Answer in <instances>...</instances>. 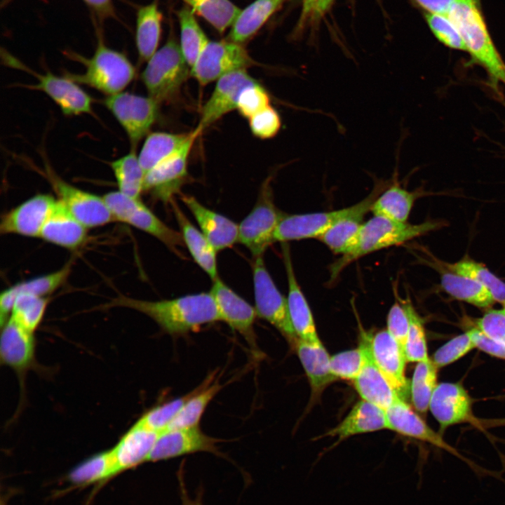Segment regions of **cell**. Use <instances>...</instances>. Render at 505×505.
I'll use <instances>...</instances> for the list:
<instances>
[{
  "label": "cell",
  "mask_w": 505,
  "mask_h": 505,
  "mask_svg": "<svg viewBox=\"0 0 505 505\" xmlns=\"http://www.w3.org/2000/svg\"><path fill=\"white\" fill-rule=\"evenodd\" d=\"M109 304L138 311L154 320L164 332L173 336L184 335L204 324L222 321L210 292L159 301L122 296L115 298Z\"/></svg>",
  "instance_id": "obj_1"
},
{
  "label": "cell",
  "mask_w": 505,
  "mask_h": 505,
  "mask_svg": "<svg viewBox=\"0 0 505 505\" xmlns=\"http://www.w3.org/2000/svg\"><path fill=\"white\" fill-rule=\"evenodd\" d=\"M447 17L459 30L471 61L486 72L490 86L500 98L505 85V62L489 33L480 6L474 0H454Z\"/></svg>",
  "instance_id": "obj_2"
},
{
  "label": "cell",
  "mask_w": 505,
  "mask_h": 505,
  "mask_svg": "<svg viewBox=\"0 0 505 505\" xmlns=\"http://www.w3.org/2000/svg\"><path fill=\"white\" fill-rule=\"evenodd\" d=\"M443 225V222L438 220H427L420 224H409L374 215L371 219L363 222L353 249L342 255L330 265V281H334L348 265L363 256L386 248L403 244L436 230Z\"/></svg>",
  "instance_id": "obj_3"
},
{
  "label": "cell",
  "mask_w": 505,
  "mask_h": 505,
  "mask_svg": "<svg viewBox=\"0 0 505 505\" xmlns=\"http://www.w3.org/2000/svg\"><path fill=\"white\" fill-rule=\"evenodd\" d=\"M69 56L83 64L85 71L81 74L66 72L64 76L107 96L123 92L135 76V68L126 55L107 46L101 36L90 58L74 53Z\"/></svg>",
  "instance_id": "obj_4"
},
{
  "label": "cell",
  "mask_w": 505,
  "mask_h": 505,
  "mask_svg": "<svg viewBox=\"0 0 505 505\" xmlns=\"http://www.w3.org/2000/svg\"><path fill=\"white\" fill-rule=\"evenodd\" d=\"M389 180H377L370 194L360 202L329 212L306 214H285L274 234V242L286 243L306 238H318L332 226L344 218L358 213H368L379 194L387 187Z\"/></svg>",
  "instance_id": "obj_5"
},
{
  "label": "cell",
  "mask_w": 505,
  "mask_h": 505,
  "mask_svg": "<svg viewBox=\"0 0 505 505\" xmlns=\"http://www.w3.org/2000/svg\"><path fill=\"white\" fill-rule=\"evenodd\" d=\"M189 67L180 45L169 39L147 61L141 74L149 96L159 104L173 99L190 76Z\"/></svg>",
  "instance_id": "obj_6"
},
{
  "label": "cell",
  "mask_w": 505,
  "mask_h": 505,
  "mask_svg": "<svg viewBox=\"0 0 505 505\" xmlns=\"http://www.w3.org/2000/svg\"><path fill=\"white\" fill-rule=\"evenodd\" d=\"M103 198L108 206L114 220L132 226L144 231L162 242L166 247L181 256L179 248L184 243L178 232L161 221L140 198H133L119 191L105 194Z\"/></svg>",
  "instance_id": "obj_7"
},
{
  "label": "cell",
  "mask_w": 505,
  "mask_h": 505,
  "mask_svg": "<svg viewBox=\"0 0 505 505\" xmlns=\"http://www.w3.org/2000/svg\"><path fill=\"white\" fill-rule=\"evenodd\" d=\"M271 177L263 182L257 202L238 225V241L245 245L253 257L263 256L274 243L276 229L284 216L275 206Z\"/></svg>",
  "instance_id": "obj_8"
},
{
  "label": "cell",
  "mask_w": 505,
  "mask_h": 505,
  "mask_svg": "<svg viewBox=\"0 0 505 505\" xmlns=\"http://www.w3.org/2000/svg\"><path fill=\"white\" fill-rule=\"evenodd\" d=\"M252 272L257 316L276 328L294 348L298 337L290 321L287 297L275 285L266 268L263 256L254 257Z\"/></svg>",
  "instance_id": "obj_9"
},
{
  "label": "cell",
  "mask_w": 505,
  "mask_h": 505,
  "mask_svg": "<svg viewBox=\"0 0 505 505\" xmlns=\"http://www.w3.org/2000/svg\"><path fill=\"white\" fill-rule=\"evenodd\" d=\"M103 103L124 130L134 149L150 133L159 112L160 104L154 99L129 92L107 96Z\"/></svg>",
  "instance_id": "obj_10"
},
{
  "label": "cell",
  "mask_w": 505,
  "mask_h": 505,
  "mask_svg": "<svg viewBox=\"0 0 505 505\" xmlns=\"http://www.w3.org/2000/svg\"><path fill=\"white\" fill-rule=\"evenodd\" d=\"M41 173L50 183L57 198L86 228L101 227L114 221L103 196L69 184L46 163Z\"/></svg>",
  "instance_id": "obj_11"
},
{
  "label": "cell",
  "mask_w": 505,
  "mask_h": 505,
  "mask_svg": "<svg viewBox=\"0 0 505 505\" xmlns=\"http://www.w3.org/2000/svg\"><path fill=\"white\" fill-rule=\"evenodd\" d=\"M254 65L240 43L229 40L210 41L190 69V76L205 86L237 70Z\"/></svg>",
  "instance_id": "obj_12"
},
{
  "label": "cell",
  "mask_w": 505,
  "mask_h": 505,
  "mask_svg": "<svg viewBox=\"0 0 505 505\" xmlns=\"http://www.w3.org/2000/svg\"><path fill=\"white\" fill-rule=\"evenodd\" d=\"M10 65L32 74L36 78L34 84H23L22 86L34 90H40L48 95L60 109L65 116H76L93 114V99L79 84L67 76H59L51 72L39 74L15 60H9Z\"/></svg>",
  "instance_id": "obj_13"
},
{
  "label": "cell",
  "mask_w": 505,
  "mask_h": 505,
  "mask_svg": "<svg viewBox=\"0 0 505 505\" xmlns=\"http://www.w3.org/2000/svg\"><path fill=\"white\" fill-rule=\"evenodd\" d=\"M203 131L197 126L187 143L175 154L145 173L144 191L164 203H170L188 178V159L196 139Z\"/></svg>",
  "instance_id": "obj_14"
},
{
  "label": "cell",
  "mask_w": 505,
  "mask_h": 505,
  "mask_svg": "<svg viewBox=\"0 0 505 505\" xmlns=\"http://www.w3.org/2000/svg\"><path fill=\"white\" fill-rule=\"evenodd\" d=\"M222 321L238 332L247 342L255 355L260 356L254 331L257 316L255 308L228 287L220 278L213 281L210 290Z\"/></svg>",
  "instance_id": "obj_15"
},
{
  "label": "cell",
  "mask_w": 505,
  "mask_h": 505,
  "mask_svg": "<svg viewBox=\"0 0 505 505\" xmlns=\"http://www.w3.org/2000/svg\"><path fill=\"white\" fill-rule=\"evenodd\" d=\"M56 201L57 198L48 194L32 196L3 215L1 234L39 238Z\"/></svg>",
  "instance_id": "obj_16"
},
{
  "label": "cell",
  "mask_w": 505,
  "mask_h": 505,
  "mask_svg": "<svg viewBox=\"0 0 505 505\" xmlns=\"http://www.w3.org/2000/svg\"><path fill=\"white\" fill-rule=\"evenodd\" d=\"M1 364L10 367L24 388L25 377L35 362V339L32 332L11 317L1 327L0 341Z\"/></svg>",
  "instance_id": "obj_17"
},
{
  "label": "cell",
  "mask_w": 505,
  "mask_h": 505,
  "mask_svg": "<svg viewBox=\"0 0 505 505\" xmlns=\"http://www.w3.org/2000/svg\"><path fill=\"white\" fill-rule=\"evenodd\" d=\"M218 440L198 426L168 429L159 433L148 462H159L198 452L218 453Z\"/></svg>",
  "instance_id": "obj_18"
},
{
  "label": "cell",
  "mask_w": 505,
  "mask_h": 505,
  "mask_svg": "<svg viewBox=\"0 0 505 505\" xmlns=\"http://www.w3.org/2000/svg\"><path fill=\"white\" fill-rule=\"evenodd\" d=\"M257 82L246 69L237 70L221 77L202 108L197 126L203 131L224 114L237 109L243 90Z\"/></svg>",
  "instance_id": "obj_19"
},
{
  "label": "cell",
  "mask_w": 505,
  "mask_h": 505,
  "mask_svg": "<svg viewBox=\"0 0 505 505\" xmlns=\"http://www.w3.org/2000/svg\"><path fill=\"white\" fill-rule=\"evenodd\" d=\"M361 337L363 364L358 375L353 381L354 385L362 400L385 411L399 396L374 360L370 348L371 335L362 332Z\"/></svg>",
  "instance_id": "obj_20"
},
{
  "label": "cell",
  "mask_w": 505,
  "mask_h": 505,
  "mask_svg": "<svg viewBox=\"0 0 505 505\" xmlns=\"http://www.w3.org/2000/svg\"><path fill=\"white\" fill-rule=\"evenodd\" d=\"M374 360L397 394L403 399L410 391L405 377L406 357L387 330L377 332L370 337Z\"/></svg>",
  "instance_id": "obj_21"
},
{
  "label": "cell",
  "mask_w": 505,
  "mask_h": 505,
  "mask_svg": "<svg viewBox=\"0 0 505 505\" xmlns=\"http://www.w3.org/2000/svg\"><path fill=\"white\" fill-rule=\"evenodd\" d=\"M471 407V399L461 384L443 382L435 389L429 409L443 429L462 422H475Z\"/></svg>",
  "instance_id": "obj_22"
},
{
  "label": "cell",
  "mask_w": 505,
  "mask_h": 505,
  "mask_svg": "<svg viewBox=\"0 0 505 505\" xmlns=\"http://www.w3.org/2000/svg\"><path fill=\"white\" fill-rule=\"evenodd\" d=\"M281 246L288 284V311L293 329L299 339L318 344L321 341L309 305L297 281L289 245L287 243H281Z\"/></svg>",
  "instance_id": "obj_23"
},
{
  "label": "cell",
  "mask_w": 505,
  "mask_h": 505,
  "mask_svg": "<svg viewBox=\"0 0 505 505\" xmlns=\"http://www.w3.org/2000/svg\"><path fill=\"white\" fill-rule=\"evenodd\" d=\"M387 429L405 436L429 443L441 449L458 454L438 433L426 423L400 397L385 410Z\"/></svg>",
  "instance_id": "obj_24"
},
{
  "label": "cell",
  "mask_w": 505,
  "mask_h": 505,
  "mask_svg": "<svg viewBox=\"0 0 505 505\" xmlns=\"http://www.w3.org/2000/svg\"><path fill=\"white\" fill-rule=\"evenodd\" d=\"M181 200L217 251L229 248L238 241V225L234 221L206 208L194 196L182 194Z\"/></svg>",
  "instance_id": "obj_25"
},
{
  "label": "cell",
  "mask_w": 505,
  "mask_h": 505,
  "mask_svg": "<svg viewBox=\"0 0 505 505\" xmlns=\"http://www.w3.org/2000/svg\"><path fill=\"white\" fill-rule=\"evenodd\" d=\"M87 229L57 198L39 238L59 247L74 250L86 242Z\"/></svg>",
  "instance_id": "obj_26"
},
{
  "label": "cell",
  "mask_w": 505,
  "mask_h": 505,
  "mask_svg": "<svg viewBox=\"0 0 505 505\" xmlns=\"http://www.w3.org/2000/svg\"><path fill=\"white\" fill-rule=\"evenodd\" d=\"M159 433L137 422L112 448L119 472L148 462Z\"/></svg>",
  "instance_id": "obj_27"
},
{
  "label": "cell",
  "mask_w": 505,
  "mask_h": 505,
  "mask_svg": "<svg viewBox=\"0 0 505 505\" xmlns=\"http://www.w3.org/2000/svg\"><path fill=\"white\" fill-rule=\"evenodd\" d=\"M170 204L180 227L184 245L192 258L213 281L219 278L216 260L217 251L202 231L189 220L175 201H172Z\"/></svg>",
  "instance_id": "obj_28"
},
{
  "label": "cell",
  "mask_w": 505,
  "mask_h": 505,
  "mask_svg": "<svg viewBox=\"0 0 505 505\" xmlns=\"http://www.w3.org/2000/svg\"><path fill=\"white\" fill-rule=\"evenodd\" d=\"M387 429L385 411L377 405L361 400L347 416L323 436L337 437V443L352 436Z\"/></svg>",
  "instance_id": "obj_29"
},
{
  "label": "cell",
  "mask_w": 505,
  "mask_h": 505,
  "mask_svg": "<svg viewBox=\"0 0 505 505\" xmlns=\"http://www.w3.org/2000/svg\"><path fill=\"white\" fill-rule=\"evenodd\" d=\"M423 194L422 189L408 191L402 187L396 170L388 186L375 199L371 211L376 216L398 222H407L415 201Z\"/></svg>",
  "instance_id": "obj_30"
},
{
  "label": "cell",
  "mask_w": 505,
  "mask_h": 505,
  "mask_svg": "<svg viewBox=\"0 0 505 505\" xmlns=\"http://www.w3.org/2000/svg\"><path fill=\"white\" fill-rule=\"evenodd\" d=\"M294 349L308 378L312 395L319 396L330 384L337 379L330 370V356L321 342L310 344L297 340Z\"/></svg>",
  "instance_id": "obj_31"
},
{
  "label": "cell",
  "mask_w": 505,
  "mask_h": 505,
  "mask_svg": "<svg viewBox=\"0 0 505 505\" xmlns=\"http://www.w3.org/2000/svg\"><path fill=\"white\" fill-rule=\"evenodd\" d=\"M285 0H255L241 10L231 26L228 40L241 44L252 38Z\"/></svg>",
  "instance_id": "obj_32"
},
{
  "label": "cell",
  "mask_w": 505,
  "mask_h": 505,
  "mask_svg": "<svg viewBox=\"0 0 505 505\" xmlns=\"http://www.w3.org/2000/svg\"><path fill=\"white\" fill-rule=\"evenodd\" d=\"M194 130L187 133H150L138 155L144 174L177 152L191 137Z\"/></svg>",
  "instance_id": "obj_33"
},
{
  "label": "cell",
  "mask_w": 505,
  "mask_h": 505,
  "mask_svg": "<svg viewBox=\"0 0 505 505\" xmlns=\"http://www.w3.org/2000/svg\"><path fill=\"white\" fill-rule=\"evenodd\" d=\"M440 285L451 297L478 308H488L497 302L490 291L480 283L450 271L443 267Z\"/></svg>",
  "instance_id": "obj_34"
},
{
  "label": "cell",
  "mask_w": 505,
  "mask_h": 505,
  "mask_svg": "<svg viewBox=\"0 0 505 505\" xmlns=\"http://www.w3.org/2000/svg\"><path fill=\"white\" fill-rule=\"evenodd\" d=\"M162 14L156 2L139 8L136 15L135 45L139 58L147 62L157 50Z\"/></svg>",
  "instance_id": "obj_35"
},
{
  "label": "cell",
  "mask_w": 505,
  "mask_h": 505,
  "mask_svg": "<svg viewBox=\"0 0 505 505\" xmlns=\"http://www.w3.org/2000/svg\"><path fill=\"white\" fill-rule=\"evenodd\" d=\"M120 473L112 450L103 451L85 459L67 475L76 486H86L105 481Z\"/></svg>",
  "instance_id": "obj_36"
},
{
  "label": "cell",
  "mask_w": 505,
  "mask_h": 505,
  "mask_svg": "<svg viewBox=\"0 0 505 505\" xmlns=\"http://www.w3.org/2000/svg\"><path fill=\"white\" fill-rule=\"evenodd\" d=\"M119 191L133 198H140L144 192V172L135 149L109 163Z\"/></svg>",
  "instance_id": "obj_37"
},
{
  "label": "cell",
  "mask_w": 505,
  "mask_h": 505,
  "mask_svg": "<svg viewBox=\"0 0 505 505\" xmlns=\"http://www.w3.org/2000/svg\"><path fill=\"white\" fill-rule=\"evenodd\" d=\"M367 213H358L339 221L318 239L332 252L344 255L355 246Z\"/></svg>",
  "instance_id": "obj_38"
},
{
  "label": "cell",
  "mask_w": 505,
  "mask_h": 505,
  "mask_svg": "<svg viewBox=\"0 0 505 505\" xmlns=\"http://www.w3.org/2000/svg\"><path fill=\"white\" fill-rule=\"evenodd\" d=\"M180 27V48L182 55L191 68L209 42L199 26L194 11L184 7L177 13Z\"/></svg>",
  "instance_id": "obj_39"
},
{
  "label": "cell",
  "mask_w": 505,
  "mask_h": 505,
  "mask_svg": "<svg viewBox=\"0 0 505 505\" xmlns=\"http://www.w3.org/2000/svg\"><path fill=\"white\" fill-rule=\"evenodd\" d=\"M221 388L218 382L211 385L203 383L197 387L166 430L198 426L204 411Z\"/></svg>",
  "instance_id": "obj_40"
},
{
  "label": "cell",
  "mask_w": 505,
  "mask_h": 505,
  "mask_svg": "<svg viewBox=\"0 0 505 505\" xmlns=\"http://www.w3.org/2000/svg\"><path fill=\"white\" fill-rule=\"evenodd\" d=\"M438 368L430 358L417 362L410 385L411 400L419 412H426L437 385Z\"/></svg>",
  "instance_id": "obj_41"
},
{
  "label": "cell",
  "mask_w": 505,
  "mask_h": 505,
  "mask_svg": "<svg viewBox=\"0 0 505 505\" xmlns=\"http://www.w3.org/2000/svg\"><path fill=\"white\" fill-rule=\"evenodd\" d=\"M440 264L446 269L459 275L470 278L486 287L493 295L496 302H505V283L492 273L483 264L465 257L454 263Z\"/></svg>",
  "instance_id": "obj_42"
},
{
  "label": "cell",
  "mask_w": 505,
  "mask_h": 505,
  "mask_svg": "<svg viewBox=\"0 0 505 505\" xmlns=\"http://www.w3.org/2000/svg\"><path fill=\"white\" fill-rule=\"evenodd\" d=\"M72 266V263L68 262L57 271L18 283L4 290V292L15 302L18 295L22 292L46 297L66 283L71 274Z\"/></svg>",
  "instance_id": "obj_43"
},
{
  "label": "cell",
  "mask_w": 505,
  "mask_h": 505,
  "mask_svg": "<svg viewBox=\"0 0 505 505\" xmlns=\"http://www.w3.org/2000/svg\"><path fill=\"white\" fill-rule=\"evenodd\" d=\"M217 31L232 26L241 10L229 0H183Z\"/></svg>",
  "instance_id": "obj_44"
},
{
  "label": "cell",
  "mask_w": 505,
  "mask_h": 505,
  "mask_svg": "<svg viewBox=\"0 0 505 505\" xmlns=\"http://www.w3.org/2000/svg\"><path fill=\"white\" fill-rule=\"evenodd\" d=\"M48 302L47 297L20 293L15 299L11 317L26 330L34 332L43 318Z\"/></svg>",
  "instance_id": "obj_45"
},
{
  "label": "cell",
  "mask_w": 505,
  "mask_h": 505,
  "mask_svg": "<svg viewBox=\"0 0 505 505\" xmlns=\"http://www.w3.org/2000/svg\"><path fill=\"white\" fill-rule=\"evenodd\" d=\"M402 304L409 319V330L405 346L406 360L417 363L424 361L429 357L423 321L410 300H403Z\"/></svg>",
  "instance_id": "obj_46"
},
{
  "label": "cell",
  "mask_w": 505,
  "mask_h": 505,
  "mask_svg": "<svg viewBox=\"0 0 505 505\" xmlns=\"http://www.w3.org/2000/svg\"><path fill=\"white\" fill-rule=\"evenodd\" d=\"M194 391L152 408L137 422L159 433L166 431Z\"/></svg>",
  "instance_id": "obj_47"
},
{
  "label": "cell",
  "mask_w": 505,
  "mask_h": 505,
  "mask_svg": "<svg viewBox=\"0 0 505 505\" xmlns=\"http://www.w3.org/2000/svg\"><path fill=\"white\" fill-rule=\"evenodd\" d=\"M424 17L429 29L440 42L452 49L466 51L459 30L447 15L426 13Z\"/></svg>",
  "instance_id": "obj_48"
},
{
  "label": "cell",
  "mask_w": 505,
  "mask_h": 505,
  "mask_svg": "<svg viewBox=\"0 0 505 505\" xmlns=\"http://www.w3.org/2000/svg\"><path fill=\"white\" fill-rule=\"evenodd\" d=\"M363 364L361 346L344 351L330 356V365L332 375L338 379L354 381L358 375Z\"/></svg>",
  "instance_id": "obj_49"
},
{
  "label": "cell",
  "mask_w": 505,
  "mask_h": 505,
  "mask_svg": "<svg viewBox=\"0 0 505 505\" xmlns=\"http://www.w3.org/2000/svg\"><path fill=\"white\" fill-rule=\"evenodd\" d=\"M476 348L469 331L461 334L440 346L434 353L432 361L438 368L459 359Z\"/></svg>",
  "instance_id": "obj_50"
},
{
  "label": "cell",
  "mask_w": 505,
  "mask_h": 505,
  "mask_svg": "<svg viewBox=\"0 0 505 505\" xmlns=\"http://www.w3.org/2000/svg\"><path fill=\"white\" fill-rule=\"evenodd\" d=\"M270 96L265 88L257 82L245 88L239 97L237 110L248 119L269 107Z\"/></svg>",
  "instance_id": "obj_51"
},
{
  "label": "cell",
  "mask_w": 505,
  "mask_h": 505,
  "mask_svg": "<svg viewBox=\"0 0 505 505\" xmlns=\"http://www.w3.org/2000/svg\"><path fill=\"white\" fill-rule=\"evenodd\" d=\"M248 120L252 133L260 139H269L274 137L279 132L281 126L280 115L271 106Z\"/></svg>",
  "instance_id": "obj_52"
},
{
  "label": "cell",
  "mask_w": 505,
  "mask_h": 505,
  "mask_svg": "<svg viewBox=\"0 0 505 505\" xmlns=\"http://www.w3.org/2000/svg\"><path fill=\"white\" fill-rule=\"evenodd\" d=\"M386 330L405 353V346L409 330L407 312L400 302H396L387 315Z\"/></svg>",
  "instance_id": "obj_53"
},
{
  "label": "cell",
  "mask_w": 505,
  "mask_h": 505,
  "mask_svg": "<svg viewBox=\"0 0 505 505\" xmlns=\"http://www.w3.org/2000/svg\"><path fill=\"white\" fill-rule=\"evenodd\" d=\"M476 325L488 336L505 345V309H490L478 319Z\"/></svg>",
  "instance_id": "obj_54"
},
{
  "label": "cell",
  "mask_w": 505,
  "mask_h": 505,
  "mask_svg": "<svg viewBox=\"0 0 505 505\" xmlns=\"http://www.w3.org/2000/svg\"><path fill=\"white\" fill-rule=\"evenodd\" d=\"M335 0H302V9L297 30L318 23L330 10Z\"/></svg>",
  "instance_id": "obj_55"
},
{
  "label": "cell",
  "mask_w": 505,
  "mask_h": 505,
  "mask_svg": "<svg viewBox=\"0 0 505 505\" xmlns=\"http://www.w3.org/2000/svg\"><path fill=\"white\" fill-rule=\"evenodd\" d=\"M475 347L497 358L505 359V345L477 327L469 330Z\"/></svg>",
  "instance_id": "obj_56"
},
{
  "label": "cell",
  "mask_w": 505,
  "mask_h": 505,
  "mask_svg": "<svg viewBox=\"0 0 505 505\" xmlns=\"http://www.w3.org/2000/svg\"><path fill=\"white\" fill-rule=\"evenodd\" d=\"M426 13L447 15L454 0H413Z\"/></svg>",
  "instance_id": "obj_57"
},
{
  "label": "cell",
  "mask_w": 505,
  "mask_h": 505,
  "mask_svg": "<svg viewBox=\"0 0 505 505\" xmlns=\"http://www.w3.org/2000/svg\"><path fill=\"white\" fill-rule=\"evenodd\" d=\"M100 19L114 15V0H83Z\"/></svg>",
  "instance_id": "obj_58"
},
{
  "label": "cell",
  "mask_w": 505,
  "mask_h": 505,
  "mask_svg": "<svg viewBox=\"0 0 505 505\" xmlns=\"http://www.w3.org/2000/svg\"><path fill=\"white\" fill-rule=\"evenodd\" d=\"M181 488H182L181 495H182V505H203L201 498L190 499L188 497L185 489H184L182 487H181Z\"/></svg>",
  "instance_id": "obj_59"
},
{
  "label": "cell",
  "mask_w": 505,
  "mask_h": 505,
  "mask_svg": "<svg viewBox=\"0 0 505 505\" xmlns=\"http://www.w3.org/2000/svg\"><path fill=\"white\" fill-rule=\"evenodd\" d=\"M479 422L483 423L485 426H505V418L482 420Z\"/></svg>",
  "instance_id": "obj_60"
},
{
  "label": "cell",
  "mask_w": 505,
  "mask_h": 505,
  "mask_svg": "<svg viewBox=\"0 0 505 505\" xmlns=\"http://www.w3.org/2000/svg\"><path fill=\"white\" fill-rule=\"evenodd\" d=\"M479 6H480V0H474Z\"/></svg>",
  "instance_id": "obj_61"
},
{
  "label": "cell",
  "mask_w": 505,
  "mask_h": 505,
  "mask_svg": "<svg viewBox=\"0 0 505 505\" xmlns=\"http://www.w3.org/2000/svg\"><path fill=\"white\" fill-rule=\"evenodd\" d=\"M501 101H503V102H504V106H505V101H504V100H501Z\"/></svg>",
  "instance_id": "obj_62"
},
{
  "label": "cell",
  "mask_w": 505,
  "mask_h": 505,
  "mask_svg": "<svg viewBox=\"0 0 505 505\" xmlns=\"http://www.w3.org/2000/svg\"><path fill=\"white\" fill-rule=\"evenodd\" d=\"M503 305H504V308L505 309V302H504V303L503 304Z\"/></svg>",
  "instance_id": "obj_63"
}]
</instances>
